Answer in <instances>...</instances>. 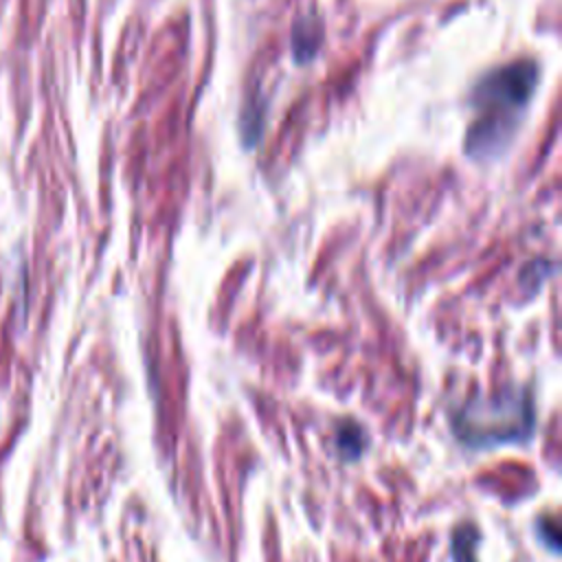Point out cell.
<instances>
[{"label": "cell", "mask_w": 562, "mask_h": 562, "mask_svg": "<svg viewBox=\"0 0 562 562\" xmlns=\"http://www.w3.org/2000/svg\"><path fill=\"white\" fill-rule=\"evenodd\" d=\"M536 86L538 68L531 61L501 66L476 83L472 90L474 119L465 136L472 158H492L507 147Z\"/></svg>", "instance_id": "1"}, {"label": "cell", "mask_w": 562, "mask_h": 562, "mask_svg": "<svg viewBox=\"0 0 562 562\" xmlns=\"http://www.w3.org/2000/svg\"><path fill=\"white\" fill-rule=\"evenodd\" d=\"M533 404L529 391H505L490 400H476L454 415L457 437L474 448L527 439L533 430Z\"/></svg>", "instance_id": "2"}, {"label": "cell", "mask_w": 562, "mask_h": 562, "mask_svg": "<svg viewBox=\"0 0 562 562\" xmlns=\"http://www.w3.org/2000/svg\"><path fill=\"white\" fill-rule=\"evenodd\" d=\"M367 441H364V432L356 422H347L338 428L336 435V448L342 454V459H358L364 450Z\"/></svg>", "instance_id": "3"}, {"label": "cell", "mask_w": 562, "mask_h": 562, "mask_svg": "<svg viewBox=\"0 0 562 562\" xmlns=\"http://www.w3.org/2000/svg\"><path fill=\"white\" fill-rule=\"evenodd\" d=\"M476 529L472 527H463L459 531H454L452 536V555H454V562H474V544H476Z\"/></svg>", "instance_id": "4"}]
</instances>
